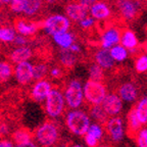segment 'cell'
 I'll use <instances>...</instances> for the list:
<instances>
[{
  "label": "cell",
  "mask_w": 147,
  "mask_h": 147,
  "mask_svg": "<svg viewBox=\"0 0 147 147\" xmlns=\"http://www.w3.org/2000/svg\"><path fill=\"white\" fill-rule=\"evenodd\" d=\"M29 43V37L24 36L22 34H18L16 36V39L13 41V45L16 46H25Z\"/></svg>",
  "instance_id": "cell-39"
},
{
  "label": "cell",
  "mask_w": 147,
  "mask_h": 147,
  "mask_svg": "<svg viewBox=\"0 0 147 147\" xmlns=\"http://www.w3.org/2000/svg\"><path fill=\"white\" fill-rule=\"evenodd\" d=\"M71 147H85V146H83L82 144H74V145H71Z\"/></svg>",
  "instance_id": "cell-46"
},
{
  "label": "cell",
  "mask_w": 147,
  "mask_h": 147,
  "mask_svg": "<svg viewBox=\"0 0 147 147\" xmlns=\"http://www.w3.org/2000/svg\"><path fill=\"white\" fill-rule=\"evenodd\" d=\"M44 0H26L23 14L27 18L39 16L44 8Z\"/></svg>",
  "instance_id": "cell-22"
},
{
  "label": "cell",
  "mask_w": 147,
  "mask_h": 147,
  "mask_svg": "<svg viewBox=\"0 0 147 147\" xmlns=\"http://www.w3.org/2000/svg\"><path fill=\"white\" fill-rule=\"evenodd\" d=\"M0 147H14L13 141L6 139V138H2L0 139Z\"/></svg>",
  "instance_id": "cell-41"
},
{
  "label": "cell",
  "mask_w": 147,
  "mask_h": 147,
  "mask_svg": "<svg viewBox=\"0 0 147 147\" xmlns=\"http://www.w3.org/2000/svg\"><path fill=\"white\" fill-rule=\"evenodd\" d=\"M1 1V3H2L3 5H8L10 4V2H11V0H0Z\"/></svg>",
  "instance_id": "cell-45"
},
{
  "label": "cell",
  "mask_w": 147,
  "mask_h": 147,
  "mask_svg": "<svg viewBox=\"0 0 147 147\" xmlns=\"http://www.w3.org/2000/svg\"><path fill=\"white\" fill-rule=\"evenodd\" d=\"M134 69L138 74L147 73V52H142L136 55L134 60Z\"/></svg>",
  "instance_id": "cell-31"
},
{
  "label": "cell",
  "mask_w": 147,
  "mask_h": 147,
  "mask_svg": "<svg viewBox=\"0 0 147 147\" xmlns=\"http://www.w3.org/2000/svg\"></svg>",
  "instance_id": "cell-51"
},
{
  "label": "cell",
  "mask_w": 147,
  "mask_h": 147,
  "mask_svg": "<svg viewBox=\"0 0 147 147\" xmlns=\"http://www.w3.org/2000/svg\"><path fill=\"white\" fill-rule=\"evenodd\" d=\"M134 138L137 147H147V126H143Z\"/></svg>",
  "instance_id": "cell-35"
},
{
  "label": "cell",
  "mask_w": 147,
  "mask_h": 147,
  "mask_svg": "<svg viewBox=\"0 0 147 147\" xmlns=\"http://www.w3.org/2000/svg\"><path fill=\"white\" fill-rule=\"evenodd\" d=\"M71 28V21L65 14L53 13L48 16L42 23V29L46 35L53 36L62 32L69 31Z\"/></svg>",
  "instance_id": "cell-6"
},
{
  "label": "cell",
  "mask_w": 147,
  "mask_h": 147,
  "mask_svg": "<svg viewBox=\"0 0 147 147\" xmlns=\"http://www.w3.org/2000/svg\"><path fill=\"white\" fill-rule=\"evenodd\" d=\"M53 89L52 83L50 81L46 80V79H42V80L36 81L33 87L31 88V98L36 102H43L46 100L47 96Z\"/></svg>",
  "instance_id": "cell-14"
},
{
  "label": "cell",
  "mask_w": 147,
  "mask_h": 147,
  "mask_svg": "<svg viewBox=\"0 0 147 147\" xmlns=\"http://www.w3.org/2000/svg\"><path fill=\"white\" fill-rule=\"evenodd\" d=\"M14 147H37V145L33 141H30V142L22 143V144H16Z\"/></svg>",
  "instance_id": "cell-43"
},
{
  "label": "cell",
  "mask_w": 147,
  "mask_h": 147,
  "mask_svg": "<svg viewBox=\"0 0 147 147\" xmlns=\"http://www.w3.org/2000/svg\"><path fill=\"white\" fill-rule=\"evenodd\" d=\"M49 76H50L52 79L58 80V79H60L62 76H63V71H62V69L60 67L55 65V67H51V69H49Z\"/></svg>",
  "instance_id": "cell-38"
},
{
  "label": "cell",
  "mask_w": 147,
  "mask_h": 147,
  "mask_svg": "<svg viewBox=\"0 0 147 147\" xmlns=\"http://www.w3.org/2000/svg\"><path fill=\"white\" fill-rule=\"evenodd\" d=\"M133 108L141 125L147 126V95H144L139 100H137Z\"/></svg>",
  "instance_id": "cell-24"
},
{
  "label": "cell",
  "mask_w": 147,
  "mask_h": 147,
  "mask_svg": "<svg viewBox=\"0 0 147 147\" xmlns=\"http://www.w3.org/2000/svg\"><path fill=\"white\" fill-rule=\"evenodd\" d=\"M7 133H8V125H7V122L2 117H0V139H2Z\"/></svg>",
  "instance_id": "cell-40"
},
{
  "label": "cell",
  "mask_w": 147,
  "mask_h": 147,
  "mask_svg": "<svg viewBox=\"0 0 147 147\" xmlns=\"http://www.w3.org/2000/svg\"><path fill=\"white\" fill-rule=\"evenodd\" d=\"M91 124L90 115L79 108L71 109L65 115V126L71 134L76 136L81 137L85 135Z\"/></svg>",
  "instance_id": "cell-1"
},
{
  "label": "cell",
  "mask_w": 147,
  "mask_h": 147,
  "mask_svg": "<svg viewBox=\"0 0 147 147\" xmlns=\"http://www.w3.org/2000/svg\"><path fill=\"white\" fill-rule=\"evenodd\" d=\"M97 147H110L109 145H107V144H102V145H98Z\"/></svg>",
  "instance_id": "cell-47"
},
{
  "label": "cell",
  "mask_w": 147,
  "mask_h": 147,
  "mask_svg": "<svg viewBox=\"0 0 147 147\" xmlns=\"http://www.w3.org/2000/svg\"><path fill=\"white\" fill-rule=\"evenodd\" d=\"M89 115L91 119H93L96 123H100V124H105V122L108 119L107 113H105V110L101 104L90 106Z\"/></svg>",
  "instance_id": "cell-28"
},
{
  "label": "cell",
  "mask_w": 147,
  "mask_h": 147,
  "mask_svg": "<svg viewBox=\"0 0 147 147\" xmlns=\"http://www.w3.org/2000/svg\"><path fill=\"white\" fill-rule=\"evenodd\" d=\"M35 138L42 147H53L60 138L59 127L52 121H46L35 131Z\"/></svg>",
  "instance_id": "cell-2"
},
{
  "label": "cell",
  "mask_w": 147,
  "mask_h": 147,
  "mask_svg": "<svg viewBox=\"0 0 147 147\" xmlns=\"http://www.w3.org/2000/svg\"><path fill=\"white\" fill-rule=\"evenodd\" d=\"M63 95L67 106L71 109L80 108L85 102L83 84L78 79H73L63 89Z\"/></svg>",
  "instance_id": "cell-4"
},
{
  "label": "cell",
  "mask_w": 147,
  "mask_h": 147,
  "mask_svg": "<svg viewBox=\"0 0 147 147\" xmlns=\"http://www.w3.org/2000/svg\"><path fill=\"white\" fill-rule=\"evenodd\" d=\"M105 130L108 137L113 143H121L126 136V124L122 117H109L105 122Z\"/></svg>",
  "instance_id": "cell-8"
},
{
  "label": "cell",
  "mask_w": 147,
  "mask_h": 147,
  "mask_svg": "<svg viewBox=\"0 0 147 147\" xmlns=\"http://www.w3.org/2000/svg\"><path fill=\"white\" fill-rule=\"evenodd\" d=\"M109 51H110L111 56H113V58L115 59V61L117 62V63H123V62L127 61L129 56H130V54H131L130 51H129L125 46H123L121 43L117 44V45H115L113 47H111V48L109 49Z\"/></svg>",
  "instance_id": "cell-26"
},
{
  "label": "cell",
  "mask_w": 147,
  "mask_h": 147,
  "mask_svg": "<svg viewBox=\"0 0 147 147\" xmlns=\"http://www.w3.org/2000/svg\"><path fill=\"white\" fill-rule=\"evenodd\" d=\"M71 51H73V52H75L76 53V54H80L81 52H82V47H81V45L79 43H74L73 45L71 46Z\"/></svg>",
  "instance_id": "cell-42"
},
{
  "label": "cell",
  "mask_w": 147,
  "mask_h": 147,
  "mask_svg": "<svg viewBox=\"0 0 147 147\" xmlns=\"http://www.w3.org/2000/svg\"><path fill=\"white\" fill-rule=\"evenodd\" d=\"M121 36H122L121 28L113 24H110L106 26L99 34V46L101 48L110 49L115 45L121 43Z\"/></svg>",
  "instance_id": "cell-9"
},
{
  "label": "cell",
  "mask_w": 147,
  "mask_h": 147,
  "mask_svg": "<svg viewBox=\"0 0 147 147\" xmlns=\"http://www.w3.org/2000/svg\"><path fill=\"white\" fill-rule=\"evenodd\" d=\"M26 0H11L9 4V8L13 13L16 14H23L24 12V5Z\"/></svg>",
  "instance_id": "cell-36"
},
{
  "label": "cell",
  "mask_w": 147,
  "mask_h": 147,
  "mask_svg": "<svg viewBox=\"0 0 147 147\" xmlns=\"http://www.w3.org/2000/svg\"><path fill=\"white\" fill-rule=\"evenodd\" d=\"M59 0H44V2L45 4H48V5H53L55 3H57Z\"/></svg>",
  "instance_id": "cell-44"
},
{
  "label": "cell",
  "mask_w": 147,
  "mask_h": 147,
  "mask_svg": "<svg viewBox=\"0 0 147 147\" xmlns=\"http://www.w3.org/2000/svg\"><path fill=\"white\" fill-rule=\"evenodd\" d=\"M117 93L125 103H133L138 100L139 90L133 81H124L117 86Z\"/></svg>",
  "instance_id": "cell-13"
},
{
  "label": "cell",
  "mask_w": 147,
  "mask_h": 147,
  "mask_svg": "<svg viewBox=\"0 0 147 147\" xmlns=\"http://www.w3.org/2000/svg\"><path fill=\"white\" fill-rule=\"evenodd\" d=\"M93 61L100 65L104 71H111L115 69L117 62L110 54L109 49L97 48L93 53Z\"/></svg>",
  "instance_id": "cell-17"
},
{
  "label": "cell",
  "mask_w": 147,
  "mask_h": 147,
  "mask_svg": "<svg viewBox=\"0 0 147 147\" xmlns=\"http://www.w3.org/2000/svg\"><path fill=\"white\" fill-rule=\"evenodd\" d=\"M96 24H97L96 20L94 18H92L90 14H88L87 16H85L83 20H81L79 22L78 26L81 30L85 31V32H89V31H91L92 29H94L96 27Z\"/></svg>",
  "instance_id": "cell-33"
},
{
  "label": "cell",
  "mask_w": 147,
  "mask_h": 147,
  "mask_svg": "<svg viewBox=\"0 0 147 147\" xmlns=\"http://www.w3.org/2000/svg\"><path fill=\"white\" fill-rule=\"evenodd\" d=\"M18 35V32L16 31L14 27H10V26L0 25V42L2 43H13L16 36Z\"/></svg>",
  "instance_id": "cell-29"
},
{
  "label": "cell",
  "mask_w": 147,
  "mask_h": 147,
  "mask_svg": "<svg viewBox=\"0 0 147 147\" xmlns=\"http://www.w3.org/2000/svg\"><path fill=\"white\" fill-rule=\"evenodd\" d=\"M142 127L143 126L141 125L140 121L138 119L134 108L130 109V111L127 113V122H126V128H127L128 134L130 136H132V137H135L137 132L139 131Z\"/></svg>",
  "instance_id": "cell-23"
},
{
  "label": "cell",
  "mask_w": 147,
  "mask_h": 147,
  "mask_svg": "<svg viewBox=\"0 0 147 147\" xmlns=\"http://www.w3.org/2000/svg\"><path fill=\"white\" fill-rule=\"evenodd\" d=\"M13 27L18 34H22L27 37H33L37 34L40 25L34 21L26 18H16L13 22Z\"/></svg>",
  "instance_id": "cell-16"
},
{
  "label": "cell",
  "mask_w": 147,
  "mask_h": 147,
  "mask_svg": "<svg viewBox=\"0 0 147 147\" xmlns=\"http://www.w3.org/2000/svg\"><path fill=\"white\" fill-rule=\"evenodd\" d=\"M89 14L100 23H106L113 16V8L105 0H97L89 8Z\"/></svg>",
  "instance_id": "cell-11"
},
{
  "label": "cell",
  "mask_w": 147,
  "mask_h": 147,
  "mask_svg": "<svg viewBox=\"0 0 147 147\" xmlns=\"http://www.w3.org/2000/svg\"><path fill=\"white\" fill-rule=\"evenodd\" d=\"M2 6H4V5H3L2 3H1V1H0V8H1V7H2Z\"/></svg>",
  "instance_id": "cell-49"
},
{
  "label": "cell",
  "mask_w": 147,
  "mask_h": 147,
  "mask_svg": "<svg viewBox=\"0 0 147 147\" xmlns=\"http://www.w3.org/2000/svg\"><path fill=\"white\" fill-rule=\"evenodd\" d=\"M124 103L125 102L119 97V95L113 92V93H108L106 95L101 105L104 108L108 117H117L122 113L123 109H124Z\"/></svg>",
  "instance_id": "cell-12"
},
{
  "label": "cell",
  "mask_w": 147,
  "mask_h": 147,
  "mask_svg": "<svg viewBox=\"0 0 147 147\" xmlns=\"http://www.w3.org/2000/svg\"><path fill=\"white\" fill-rule=\"evenodd\" d=\"M121 44L125 46L130 53L135 54L137 53V50L139 49V39L137 35L131 29H124L122 30V36H121Z\"/></svg>",
  "instance_id": "cell-18"
},
{
  "label": "cell",
  "mask_w": 147,
  "mask_h": 147,
  "mask_svg": "<svg viewBox=\"0 0 147 147\" xmlns=\"http://www.w3.org/2000/svg\"><path fill=\"white\" fill-rule=\"evenodd\" d=\"M58 61L63 69H73L78 62V54L73 52L71 49H60Z\"/></svg>",
  "instance_id": "cell-21"
},
{
  "label": "cell",
  "mask_w": 147,
  "mask_h": 147,
  "mask_svg": "<svg viewBox=\"0 0 147 147\" xmlns=\"http://www.w3.org/2000/svg\"><path fill=\"white\" fill-rule=\"evenodd\" d=\"M52 40L60 49H69L71 46L77 42V36L75 33L69 30L67 32L53 35Z\"/></svg>",
  "instance_id": "cell-20"
},
{
  "label": "cell",
  "mask_w": 147,
  "mask_h": 147,
  "mask_svg": "<svg viewBox=\"0 0 147 147\" xmlns=\"http://www.w3.org/2000/svg\"><path fill=\"white\" fill-rule=\"evenodd\" d=\"M49 74V67L45 62H37L34 64V80H42Z\"/></svg>",
  "instance_id": "cell-32"
},
{
  "label": "cell",
  "mask_w": 147,
  "mask_h": 147,
  "mask_svg": "<svg viewBox=\"0 0 147 147\" xmlns=\"http://www.w3.org/2000/svg\"><path fill=\"white\" fill-rule=\"evenodd\" d=\"M143 1H144L145 3H147V0H143Z\"/></svg>",
  "instance_id": "cell-50"
},
{
  "label": "cell",
  "mask_w": 147,
  "mask_h": 147,
  "mask_svg": "<svg viewBox=\"0 0 147 147\" xmlns=\"http://www.w3.org/2000/svg\"><path fill=\"white\" fill-rule=\"evenodd\" d=\"M33 54H34L33 49L29 46H16V48H13L9 52L8 58L9 61L16 64L20 63V62L29 60L33 56Z\"/></svg>",
  "instance_id": "cell-19"
},
{
  "label": "cell",
  "mask_w": 147,
  "mask_h": 147,
  "mask_svg": "<svg viewBox=\"0 0 147 147\" xmlns=\"http://www.w3.org/2000/svg\"><path fill=\"white\" fill-rule=\"evenodd\" d=\"M14 78L20 85H29L34 81V63L29 60L16 63L14 67Z\"/></svg>",
  "instance_id": "cell-10"
},
{
  "label": "cell",
  "mask_w": 147,
  "mask_h": 147,
  "mask_svg": "<svg viewBox=\"0 0 147 147\" xmlns=\"http://www.w3.org/2000/svg\"><path fill=\"white\" fill-rule=\"evenodd\" d=\"M85 102L90 106L101 104L105 96L108 94L107 87L102 81H96L88 79L83 85Z\"/></svg>",
  "instance_id": "cell-3"
},
{
  "label": "cell",
  "mask_w": 147,
  "mask_h": 147,
  "mask_svg": "<svg viewBox=\"0 0 147 147\" xmlns=\"http://www.w3.org/2000/svg\"><path fill=\"white\" fill-rule=\"evenodd\" d=\"M142 7L140 0H115V8L119 18L125 22L134 21Z\"/></svg>",
  "instance_id": "cell-7"
},
{
  "label": "cell",
  "mask_w": 147,
  "mask_h": 147,
  "mask_svg": "<svg viewBox=\"0 0 147 147\" xmlns=\"http://www.w3.org/2000/svg\"><path fill=\"white\" fill-rule=\"evenodd\" d=\"M65 99H64L63 92L59 88L53 87L49 95L47 96L45 100V105L44 109L50 119H57L61 117L62 113H64V108H65Z\"/></svg>",
  "instance_id": "cell-5"
},
{
  "label": "cell",
  "mask_w": 147,
  "mask_h": 147,
  "mask_svg": "<svg viewBox=\"0 0 147 147\" xmlns=\"http://www.w3.org/2000/svg\"><path fill=\"white\" fill-rule=\"evenodd\" d=\"M87 133L100 141L104 136V128L102 127V124H100V123H92L90 125L89 129H88Z\"/></svg>",
  "instance_id": "cell-34"
},
{
  "label": "cell",
  "mask_w": 147,
  "mask_h": 147,
  "mask_svg": "<svg viewBox=\"0 0 147 147\" xmlns=\"http://www.w3.org/2000/svg\"><path fill=\"white\" fill-rule=\"evenodd\" d=\"M35 134L29 130L28 128H18L11 134V140L14 144H22L33 141V137Z\"/></svg>",
  "instance_id": "cell-25"
},
{
  "label": "cell",
  "mask_w": 147,
  "mask_h": 147,
  "mask_svg": "<svg viewBox=\"0 0 147 147\" xmlns=\"http://www.w3.org/2000/svg\"><path fill=\"white\" fill-rule=\"evenodd\" d=\"M84 142H85L87 147H97L100 141L98 139H96L95 137H93L92 135H90V134L86 133L84 135Z\"/></svg>",
  "instance_id": "cell-37"
},
{
  "label": "cell",
  "mask_w": 147,
  "mask_h": 147,
  "mask_svg": "<svg viewBox=\"0 0 147 147\" xmlns=\"http://www.w3.org/2000/svg\"><path fill=\"white\" fill-rule=\"evenodd\" d=\"M11 61L0 60V84L6 83L14 76V67Z\"/></svg>",
  "instance_id": "cell-27"
},
{
  "label": "cell",
  "mask_w": 147,
  "mask_h": 147,
  "mask_svg": "<svg viewBox=\"0 0 147 147\" xmlns=\"http://www.w3.org/2000/svg\"><path fill=\"white\" fill-rule=\"evenodd\" d=\"M64 14L73 23L78 24L81 20L89 14V9L83 6L78 0H69L64 6Z\"/></svg>",
  "instance_id": "cell-15"
},
{
  "label": "cell",
  "mask_w": 147,
  "mask_h": 147,
  "mask_svg": "<svg viewBox=\"0 0 147 147\" xmlns=\"http://www.w3.org/2000/svg\"><path fill=\"white\" fill-rule=\"evenodd\" d=\"M88 76L89 79L91 80H96V81H103L104 76H105V71H104L100 65L93 61L88 67Z\"/></svg>",
  "instance_id": "cell-30"
},
{
  "label": "cell",
  "mask_w": 147,
  "mask_h": 147,
  "mask_svg": "<svg viewBox=\"0 0 147 147\" xmlns=\"http://www.w3.org/2000/svg\"><path fill=\"white\" fill-rule=\"evenodd\" d=\"M3 23V20H2V18H1V16H0V25Z\"/></svg>",
  "instance_id": "cell-48"
}]
</instances>
